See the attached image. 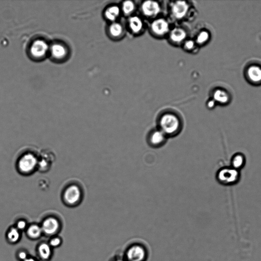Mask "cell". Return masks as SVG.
Returning <instances> with one entry per match:
<instances>
[{
  "instance_id": "cell-1",
  "label": "cell",
  "mask_w": 261,
  "mask_h": 261,
  "mask_svg": "<svg viewBox=\"0 0 261 261\" xmlns=\"http://www.w3.org/2000/svg\"><path fill=\"white\" fill-rule=\"evenodd\" d=\"M182 124L179 118L172 113L163 115L159 122L160 129L167 137L178 135L182 130Z\"/></svg>"
},
{
  "instance_id": "cell-2",
  "label": "cell",
  "mask_w": 261,
  "mask_h": 261,
  "mask_svg": "<svg viewBox=\"0 0 261 261\" xmlns=\"http://www.w3.org/2000/svg\"><path fill=\"white\" fill-rule=\"evenodd\" d=\"M219 182L223 185H231L237 182L239 178L238 170L234 168H223L217 173Z\"/></svg>"
},
{
  "instance_id": "cell-3",
  "label": "cell",
  "mask_w": 261,
  "mask_h": 261,
  "mask_svg": "<svg viewBox=\"0 0 261 261\" xmlns=\"http://www.w3.org/2000/svg\"><path fill=\"white\" fill-rule=\"evenodd\" d=\"M49 50L50 47L46 41L37 40L32 43L30 53L35 59H42L46 56Z\"/></svg>"
},
{
  "instance_id": "cell-4",
  "label": "cell",
  "mask_w": 261,
  "mask_h": 261,
  "mask_svg": "<svg viewBox=\"0 0 261 261\" xmlns=\"http://www.w3.org/2000/svg\"><path fill=\"white\" fill-rule=\"evenodd\" d=\"M37 157L31 153L23 155L19 161V170L23 173H30L33 171L38 165Z\"/></svg>"
},
{
  "instance_id": "cell-5",
  "label": "cell",
  "mask_w": 261,
  "mask_h": 261,
  "mask_svg": "<svg viewBox=\"0 0 261 261\" xmlns=\"http://www.w3.org/2000/svg\"><path fill=\"white\" fill-rule=\"evenodd\" d=\"M81 196L79 188L76 185H71L65 191L64 197L69 205H73L79 202Z\"/></svg>"
},
{
  "instance_id": "cell-6",
  "label": "cell",
  "mask_w": 261,
  "mask_h": 261,
  "mask_svg": "<svg viewBox=\"0 0 261 261\" xmlns=\"http://www.w3.org/2000/svg\"><path fill=\"white\" fill-rule=\"evenodd\" d=\"M167 137L160 129H158L150 133L148 137L149 142L153 147L159 148L166 142Z\"/></svg>"
},
{
  "instance_id": "cell-7",
  "label": "cell",
  "mask_w": 261,
  "mask_h": 261,
  "mask_svg": "<svg viewBox=\"0 0 261 261\" xmlns=\"http://www.w3.org/2000/svg\"><path fill=\"white\" fill-rule=\"evenodd\" d=\"M60 224L59 220L54 217L45 219L42 224L43 231L48 235H53L59 230Z\"/></svg>"
},
{
  "instance_id": "cell-8",
  "label": "cell",
  "mask_w": 261,
  "mask_h": 261,
  "mask_svg": "<svg viewBox=\"0 0 261 261\" xmlns=\"http://www.w3.org/2000/svg\"><path fill=\"white\" fill-rule=\"evenodd\" d=\"M127 256L130 261H142L146 257V251L140 245H134L128 250Z\"/></svg>"
},
{
  "instance_id": "cell-9",
  "label": "cell",
  "mask_w": 261,
  "mask_h": 261,
  "mask_svg": "<svg viewBox=\"0 0 261 261\" xmlns=\"http://www.w3.org/2000/svg\"><path fill=\"white\" fill-rule=\"evenodd\" d=\"M49 52L52 57L57 61H62L67 57L68 52L66 46L62 44L55 43L50 47Z\"/></svg>"
},
{
  "instance_id": "cell-10",
  "label": "cell",
  "mask_w": 261,
  "mask_h": 261,
  "mask_svg": "<svg viewBox=\"0 0 261 261\" xmlns=\"http://www.w3.org/2000/svg\"><path fill=\"white\" fill-rule=\"evenodd\" d=\"M142 11L144 15L148 17H153L159 13L160 7L157 2L147 1L142 4Z\"/></svg>"
},
{
  "instance_id": "cell-11",
  "label": "cell",
  "mask_w": 261,
  "mask_h": 261,
  "mask_svg": "<svg viewBox=\"0 0 261 261\" xmlns=\"http://www.w3.org/2000/svg\"><path fill=\"white\" fill-rule=\"evenodd\" d=\"M189 7L185 2H177L172 7L173 16L178 19L184 18L188 12Z\"/></svg>"
},
{
  "instance_id": "cell-12",
  "label": "cell",
  "mask_w": 261,
  "mask_h": 261,
  "mask_svg": "<svg viewBox=\"0 0 261 261\" xmlns=\"http://www.w3.org/2000/svg\"><path fill=\"white\" fill-rule=\"evenodd\" d=\"M248 80L254 83L261 82V67L257 65L249 66L246 71Z\"/></svg>"
},
{
  "instance_id": "cell-13",
  "label": "cell",
  "mask_w": 261,
  "mask_h": 261,
  "mask_svg": "<svg viewBox=\"0 0 261 261\" xmlns=\"http://www.w3.org/2000/svg\"><path fill=\"white\" fill-rule=\"evenodd\" d=\"M153 32L158 36L165 35L169 31V25L166 21L160 19L155 20L152 24Z\"/></svg>"
},
{
  "instance_id": "cell-14",
  "label": "cell",
  "mask_w": 261,
  "mask_h": 261,
  "mask_svg": "<svg viewBox=\"0 0 261 261\" xmlns=\"http://www.w3.org/2000/svg\"><path fill=\"white\" fill-rule=\"evenodd\" d=\"M170 37L173 42L180 43L185 39L186 33L184 30L177 28L171 32Z\"/></svg>"
},
{
  "instance_id": "cell-15",
  "label": "cell",
  "mask_w": 261,
  "mask_h": 261,
  "mask_svg": "<svg viewBox=\"0 0 261 261\" xmlns=\"http://www.w3.org/2000/svg\"><path fill=\"white\" fill-rule=\"evenodd\" d=\"M38 251L40 256L44 259H49L52 255L51 247L46 243H43L40 245Z\"/></svg>"
},
{
  "instance_id": "cell-16",
  "label": "cell",
  "mask_w": 261,
  "mask_h": 261,
  "mask_svg": "<svg viewBox=\"0 0 261 261\" xmlns=\"http://www.w3.org/2000/svg\"><path fill=\"white\" fill-rule=\"evenodd\" d=\"M129 26L132 31L136 34L139 33L143 27L142 22L137 17H133L129 20Z\"/></svg>"
},
{
  "instance_id": "cell-17",
  "label": "cell",
  "mask_w": 261,
  "mask_h": 261,
  "mask_svg": "<svg viewBox=\"0 0 261 261\" xmlns=\"http://www.w3.org/2000/svg\"><path fill=\"white\" fill-rule=\"evenodd\" d=\"M120 14V10L117 6H113L108 8L105 13L106 18L111 21H113L117 19Z\"/></svg>"
},
{
  "instance_id": "cell-18",
  "label": "cell",
  "mask_w": 261,
  "mask_h": 261,
  "mask_svg": "<svg viewBox=\"0 0 261 261\" xmlns=\"http://www.w3.org/2000/svg\"><path fill=\"white\" fill-rule=\"evenodd\" d=\"M43 233L42 227L37 224H33L29 227L27 230L28 236L32 239L40 238Z\"/></svg>"
},
{
  "instance_id": "cell-19",
  "label": "cell",
  "mask_w": 261,
  "mask_h": 261,
  "mask_svg": "<svg viewBox=\"0 0 261 261\" xmlns=\"http://www.w3.org/2000/svg\"><path fill=\"white\" fill-rule=\"evenodd\" d=\"M7 237L11 243H16L20 239L21 234L19 230L17 228H12L8 233Z\"/></svg>"
},
{
  "instance_id": "cell-20",
  "label": "cell",
  "mask_w": 261,
  "mask_h": 261,
  "mask_svg": "<svg viewBox=\"0 0 261 261\" xmlns=\"http://www.w3.org/2000/svg\"><path fill=\"white\" fill-rule=\"evenodd\" d=\"M232 167L238 170L241 168L244 163V158L242 155L236 154L231 160Z\"/></svg>"
},
{
  "instance_id": "cell-21",
  "label": "cell",
  "mask_w": 261,
  "mask_h": 261,
  "mask_svg": "<svg viewBox=\"0 0 261 261\" xmlns=\"http://www.w3.org/2000/svg\"><path fill=\"white\" fill-rule=\"evenodd\" d=\"M123 28L122 26L117 23H113L109 27V33L113 37H119L123 33Z\"/></svg>"
},
{
  "instance_id": "cell-22",
  "label": "cell",
  "mask_w": 261,
  "mask_h": 261,
  "mask_svg": "<svg viewBox=\"0 0 261 261\" xmlns=\"http://www.w3.org/2000/svg\"><path fill=\"white\" fill-rule=\"evenodd\" d=\"M135 9L134 4L131 1L125 2L123 5V11L126 15L131 14Z\"/></svg>"
},
{
  "instance_id": "cell-23",
  "label": "cell",
  "mask_w": 261,
  "mask_h": 261,
  "mask_svg": "<svg viewBox=\"0 0 261 261\" xmlns=\"http://www.w3.org/2000/svg\"><path fill=\"white\" fill-rule=\"evenodd\" d=\"M214 99L220 102V103H224L227 101V97L226 95L224 94V93L220 91H216L214 96Z\"/></svg>"
},
{
  "instance_id": "cell-24",
  "label": "cell",
  "mask_w": 261,
  "mask_h": 261,
  "mask_svg": "<svg viewBox=\"0 0 261 261\" xmlns=\"http://www.w3.org/2000/svg\"><path fill=\"white\" fill-rule=\"evenodd\" d=\"M209 38V34L206 32H201L197 37V43L199 44H202L206 43Z\"/></svg>"
},
{
  "instance_id": "cell-25",
  "label": "cell",
  "mask_w": 261,
  "mask_h": 261,
  "mask_svg": "<svg viewBox=\"0 0 261 261\" xmlns=\"http://www.w3.org/2000/svg\"><path fill=\"white\" fill-rule=\"evenodd\" d=\"M62 243V240L61 238L56 237L52 239L50 242V245L51 247H57Z\"/></svg>"
},
{
  "instance_id": "cell-26",
  "label": "cell",
  "mask_w": 261,
  "mask_h": 261,
  "mask_svg": "<svg viewBox=\"0 0 261 261\" xmlns=\"http://www.w3.org/2000/svg\"><path fill=\"white\" fill-rule=\"evenodd\" d=\"M27 226V223L24 220L19 221L17 225V228L19 230H24L26 228Z\"/></svg>"
},
{
  "instance_id": "cell-27",
  "label": "cell",
  "mask_w": 261,
  "mask_h": 261,
  "mask_svg": "<svg viewBox=\"0 0 261 261\" xmlns=\"http://www.w3.org/2000/svg\"><path fill=\"white\" fill-rule=\"evenodd\" d=\"M194 47V43L193 41H188L185 43V47L187 50H191Z\"/></svg>"
},
{
  "instance_id": "cell-28",
  "label": "cell",
  "mask_w": 261,
  "mask_h": 261,
  "mask_svg": "<svg viewBox=\"0 0 261 261\" xmlns=\"http://www.w3.org/2000/svg\"><path fill=\"white\" fill-rule=\"evenodd\" d=\"M19 257L20 259L23 260H26L28 258L27 253L23 251L19 252Z\"/></svg>"
},
{
  "instance_id": "cell-29",
  "label": "cell",
  "mask_w": 261,
  "mask_h": 261,
  "mask_svg": "<svg viewBox=\"0 0 261 261\" xmlns=\"http://www.w3.org/2000/svg\"><path fill=\"white\" fill-rule=\"evenodd\" d=\"M24 261H37V260L36 259H34V258H27Z\"/></svg>"
},
{
  "instance_id": "cell-30",
  "label": "cell",
  "mask_w": 261,
  "mask_h": 261,
  "mask_svg": "<svg viewBox=\"0 0 261 261\" xmlns=\"http://www.w3.org/2000/svg\"><path fill=\"white\" fill-rule=\"evenodd\" d=\"M116 261H125V260H116Z\"/></svg>"
}]
</instances>
